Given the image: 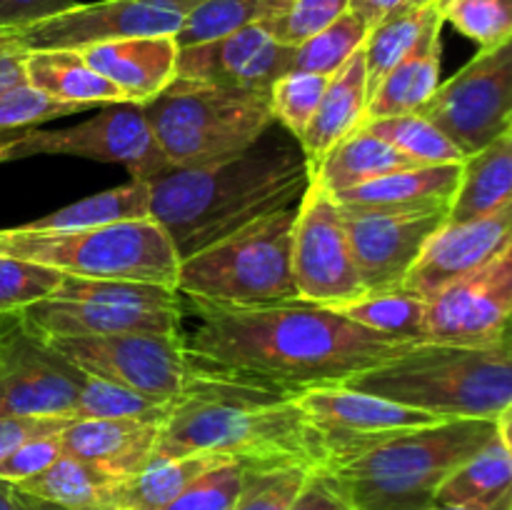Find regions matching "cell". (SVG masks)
<instances>
[{
  "instance_id": "cell-1",
  "label": "cell",
  "mask_w": 512,
  "mask_h": 510,
  "mask_svg": "<svg viewBox=\"0 0 512 510\" xmlns=\"http://www.w3.org/2000/svg\"><path fill=\"white\" fill-rule=\"evenodd\" d=\"M183 310L195 318L193 330H183L190 368L293 398L310 388L345 385L410 348L303 300L215 308L183 298Z\"/></svg>"
},
{
  "instance_id": "cell-2",
  "label": "cell",
  "mask_w": 512,
  "mask_h": 510,
  "mask_svg": "<svg viewBox=\"0 0 512 510\" xmlns=\"http://www.w3.org/2000/svg\"><path fill=\"white\" fill-rule=\"evenodd\" d=\"M308 183L303 150L258 140L220 163L170 168L150 180V218L185 260L265 215L295 208Z\"/></svg>"
},
{
  "instance_id": "cell-3",
  "label": "cell",
  "mask_w": 512,
  "mask_h": 510,
  "mask_svg": "<svg viewBox=\"0 0 512 510\" xmlns=\"http://www.w3.org/2000/svg\"><path fill=\"white\" fill-rule=\"evenodd\" d=\"M218 455L253 465L323 468L325 450L293 395L190 368L183 395L160 425L153 458Z\"/></svg>"
},
{
  "instance_id": "cell-4",
  "label": "cell",
  "mask_w": 512,
  "mask_h": 510,
  "mask_svg": "<svg viewBox=\"0 0 512 510\" xmlns=\"http://www.w3.org/2000/svg\"><path fill=\"white\" fill-rule=\"evenodd\" d=\"M345 385L438 420H495L512 408V348L415 343Z\"/></svg>"
},
{
  "instance_id": "cell-5",
  "label": "cell",
  "mask_w": 512,
  "mask_h": 510,
  "mask_svg": "<svg viewBox=\"0 0 512 510\" xmlns=\"http://www.w3.org/2000/svg\"><path fill=\"white\" fill-rule=\"evenodd\" d=\"M495 430L498 418L440 420L405 430L325 470L353 510H430L443 480L478 453Z\"/></svg>"
},
{
  "instance_id": "cell-6",
  "label": "cell",
  "mask_w": 512,
  "mask_h": 510,
  "mask_svg": "<svg viewBox=\"0 0 512 510\" xmlns=\"http://www.w3.org/2000/svg\"><path fill=\"white\" fill-rule=\"evenodd\" d=\"M295 208L265 215L180 260L175 290L215 308H263L298 300L290 273Z\"/></svg>"
},
{
  "instance_id": "cell-7",
  "label": "cell",
  "mask_w": 512,
  "mask_h": 510,
  "mask_svg": "<svg viewBox=\"0 0 512 510\" xmlns=\"http://www.w3.org/2000/svg\"><path fill=\"white\" fill-rule=\"evenodd\" d=\"M143 115L170 168H200L245 153L273 125L270 95L188 78H175L143 105Z\"/></svg>"
},
{
  "instance_id": "cell-8",
  "label": "cell",
  "mask_w": 512,
  "mask_h": 510,
  "mask_svg": "<svg viewBox=\"0 0 512 510\" xmlns=\"http://www.w3.org/2000/svg\"><path fill=\"white\" fill-rule=\"evenodd\" d=\"M0 255L48 265L63 275L95 280H130L175 288L180 258L153 218L128 220L73 233L0 230Z\"/></svg>"
},
{
  "instance_id": "cell-9",
  "label": "cell",
  "mask_w": 512,
  "mask_h": 510,
  "mask_svg": "<svg viewBox=\"0 0 512 510\" xmlns=\"http://www.w3.org/2000/svg\"><path fill=\"white\" fill-rule=\"evenodd\" d=\"M25 330L40 340L90 335H180L183 295L168 285L63 275L58 290L18 310Z\"/></svg>"
},
{
  "instance_id": "cell-10",
  "label": "cell",
  "mask_w": 512,
  "mask_h": 510,
  "mask_svg": "<svg viewBox=\"0 0 512 510\" xmlns=\"http://www.w3.org/2000/svg\"><path fill=\"white\" fill-rule=\"evenodd\" d=\"M418 115L465 158L512 130V40L480 50L463 70L435 88Z\"/></svg>"
},
{
  "instance_id": "cell-11",
  "label": "cell",
  "mask_w": 512,
  "mask_h": 510,
  "mask_svg": "<svg viewBox=\"0 0 512 510\" xmlns=\"http://www.w3.org/2000/svg\"><path fill=\"white\" fill-rule=\"evenodd\" d=\"M80 373L173 405L190 380V360L180 335H90L45 340Z\"/></svg>"
},
{
  "instance_id": "cell-12",
  "label": "cell",
  "mask_w": 512,
  "mask_h": 510,
  "mask_svg": "<svg viewBox=\"0 0 512 510\" xmlns=\"http://www.w3.org/2000/svg\"><path fill=\"white\" fill-rule=\"evenodd\" d=\"M290 273L298 300L318 308L335 310L365 293L345 233L343 210L313 178L295 208Z\"/></svg>"
},
{
  "instance_id": "cell-13",
  "label": "cell",
  "mask_w": 512,
  "mask_h": 510,
  "mask_svg": "<svg viewBox=\"0 0 512 510\" xmlns=\"http://www.w3.org/2000/svg\"><path fill=\"white\" fill-rule=\"evenodd\" d=\"M33 155H73V158L118 163L135 180H155L170 165L160 153L140 105H108L103 113L63 130H20L13 140V160Z\"/></svg>"
},
{
  "instance_id": "cell-14",
  "label": "cell",
  "mask_w": 512,
  "mask_h": 510,
  "mask_svg": "<svg viewBox=\"0 0 512 510\" xmlns=\"http://www.w3.org/2000/svg\"><path fill=\"white\" fill-rule=\"evenodd\" d=\"M88 375L35 338L18 315H0V415L70 418Z\"/></svg>"
},
{
  "instance_id": "cell-15",
  "label": "cell",
  "mask_w": 512,
  "mask_h": 510,
  "mask_svg": "<svg viewBox=\"0 0 512 510\" xmlns=\"http://www.w3.org/2000/svg\"><path fill=\"white\" fill-rule=\"evenodd\" d=\"M295 403L323 443V468L355 458L405 430L440 423L423 410L405 408L348 385L310 388L295 395Z\"/></svg>"
},
{
  "instance_id": "cell-16",
  "label": "cell",
  "mask_w": 512,
  "mask_h": 510,
  "mask_svg": "<svg viewBox=\"0 0 512 510\" xmlns=\"http://www.w3.org/2000/svg\"><path fill=\"white\" fill-rule=\"evenodd\" d=\"M512 248L425 298V343L485 348L510 340Z\"/></svg>"
},
{
  "instance_id": "cell-17",
  "label": "cell",
  "mask_w": 512,
  "mask_h": 510,
  "mask_svg": "<svg viewBox=\"0 0 512 510\" xmlns=\"http://www.w3.org/2000/svg\"><path fill=\"white\" fill-rule=\"evenodd\" d=\"M203 0H100L78 3L55 18L40 20L15 33L25 50L70 48L115 38L173 35Z\"/></svg>"
},
{
  "instance_id": "cell-18",
  "label": "cell",
  "mask_w": 512,
  "mask_h": 510,
  "mask_svg": "<svg viewBox=\"0 0 512 510\" xmlns=\"http://www.w3.org/2000/svg\"><path fill=\"white\" fill-rule=\"evenodd\" d=\"M343 210L345 233L355 268L365 290L403 285L430 235L445 223L448 213H380V210Z\"/></svg>"
},
{
  "instance_id": "cell-19",
  "label": "cell",
  "mask_w": 512,
  "mask_h": 510,
  "mask_svg": "<svg viewBox=\"0 0 512 510\" xmlns=\"http://www.w3.org/2000/svg\"><path fill=\"white\" fill-rule=\"evenodd\" d=\"M293 48L280 45L260 23L225 38L178 50V78L200 80L240 93L270 95L275 80L290 73Z\"/></svg>"
},
{
  "instance_id": "cell-20",
  "label": "cell",
  "mask_w": 512,
  "mask_h": 510,
  "mask_svg": "<svg viewBox=\"0 0 512 510\" xmlns=\"http://www.w3.org/2000/svg\"><path fill=\"white\" fill-rule=\"evenodd\" d=\"M512 203L470 223H443L405 278V288L430 298L445 285L485 268L490 260L510 250Z\"/></svg>"
},
{
  "instance_id": "cell-21",
  "label": "cell",
  "mask_w": 512,
  "mask_h": 510,
  "mask_svg": "<svg viewBox=\"0 0 512 510\" xmlns=\"http://www.w3.org/2000/svg\"><path fill=\"white\" fill-rule=\"evenodd\" d=\"M178 43L173 35L115 38L80 48L85 63L113 83L130 105H148L178 78Z\"/></svg>"
},
{
  "instance_id": "cell-22",
  "label": "cell",
  "mask_w": 512,
  "mask_h": 510,
  "mask_svg": "<svg viewBox=\"0 0 512 510\" xmlns=\"http://www.w3.org/2000/svg\"><path fill=\"white\" fill-rule=\"evenodd\" d=\"M158 433V423L133 418L73 420L60 430V445L65 455L128 480L150 463Z\"/></svg>"
},
{
  "instance_id": "cell-23",
  "label": "cell",
  "mask_w": 512,
  "mask_h": 510,
  "mask_svg": "<svg viewBox=\"0 0 512 510\" xmlns=\"http://www.w3.org/2000/svg\"><path fill=\"white\" fill-rule=\"evenodd\" d=\"M460 163L413 165L333 195L340 208L380 213H448Z\"/></svg>"
},
{
  "instance_id": "cell-24",
  "label": "cell",
  "mask_w": 512,
  "mask_h": 510,
  "mask_svg": "<svg viewBox=\"0 0 512 510\" xmlns=\"http://www.w3.org/2000/svg\"><path fill=\"white\" fill-rule=\"evenodd\" d=\"M368 100V73H365V58L360 48L338 73L330 75L318 110L303 138L298 140L310 173L340 140L348 138L365 123Z\"/></svg>"
},
{
  "instance_id": "cell-25",
  "label": "cell",
  "mask_w": 512,
  "mask_h": 510,
  "mask_svg": "<svg viewBox=\"0 0 512 510\" xmlns=\"http://www.w3.org/2000/svg\"><path fill=\"white\" fill-rule=\"evenodd\" d=\"M443 18H435L420 35L418 45L385 75L370 93L365 120L418 113L440 85L443 58Z\"/></svg>"
},
{
  "instance_id": "cell-26",
  "label": "cell",
  "mask_w": 512,
  "mask_h": 510,
  "mask_svg": "<svg viewBox=\"0 0 512 510\" xmlns=\"http://www.w3.org/2000/svg\"><path fill=\"white\" fill-rule=\"evenodd\" d=\"M512 203V130L460 163L445 223H470Z\"/></svg>"
},
{
  "instance_id": "cell-27",
  "label": "cell",
  "mask_w": 512,
  "mask_h": 510,
  "mask_svg": "<svg viewBox=\"0 0 512 510\" xmlns=\"http://www.w3.org/2000/svg\"><path fill=\"white\" fill-rule=\"evenodd\" d=\"M25 83L60 103L85 108L128 103L113 83L85 63L80 50L70 48L25 50Z\"/></svg>"
},
{
  "instance_id": "cell-28",
  "label": "cell",
  "mask_w": 512,
  "mask_h": 510,
  "mask_svg": "<svg viewBox=\"0 0 512 510\" xmlns=\"http://www.w3.org/2000/svg\"><path fill=\"white\" fill-rule=\"evenodd\" d=\"M510 415L512 408L500 413L493 438L443 480L435 493V505H493L510 495Z\"/></svg>"
},
{
  "instance_id": "cell-29",
  "label": "cell",
  "mask_w": 512,
  "mask_h": 510,
  "mask_svg": "<svg viewBox=\"0 0 512 510\" xmlns=\"http://www.w3.org/2000/svg\"><path fill=\"white\" fill-rule=\"evenodd\" d=\"M123 483L125 480L63 453L43 473L18 483V488L65 510H110L118 505Z\"/></svg>"
},
{
  "instance_id": "cell-30",
  "label": "cell",
  "mask_w": 512,
  "mask_h": 510,
  "mask_svg": "<svg viewBox=\"0 0 512 510\" xmlns=\"http://www.w3.org/2000/svg\"><path fill=\"white\" fill-rule=\"evenodd\" d=\"M418 165L380 140L378 135L368 133V130L358 128L350 133L348 138L340 140L328 155L318 163V168L310 173V178L318 185H323L330 195H338L343 190L355 188V185L370 183V180L380 178V175L395 173V170L413 168Z\"/></svg>"
},
{
  "instance_id": "cell-31",
  "label": "cell",
  "mask_w": 512,
  "mask_h": 510,
  "mask_svg": "<svg viewBox=\"0 0 512 510\" xmlns=\"http://www.w3.org/2000/svg\"><path fill=\"white\" fill-rule=\"evenodd\" d=\"M150 218V183L130 178L118 188L103 190L98 195L70 203L55 213L25 223L20 228L33 233H73V230H93L105 225L128 223V220Z\"/></svg>"
},
{
  "instance_id": "cell-32",
  "label": "cell",
  "mask_w": 512,
  "mask_h": 510,
  "mask_svg": "<svg viewBox=\"0 0 512 510\" xmlns=\"http://www.w3.org/2000/svg\"><path fill=\"white\" fill-rule=\"evenodd\" d=\"M340 315L400 343H425V298L405 285L365 290L360 298L340 305Z\"/></svg>"
},
{
  "instance_id": "cell-33",
  "label": "cell",
  "mask_w": 512,
  "mask_h": 510,
  "mask_svg": "<svg viewBox=\"0 0 512 510\" xmlns=\"http://www.w3.org/2000/svg\"><path fill=\"white\" fill-rule=\"evenodd\" d=\"M438 15L435 0L425 5H408V8H398L388 13L368 30V38L363 43L368 93H373L380 80L418 45L420 35L425 33V28Z\"/></svg>"
},
{
  "instance_id": "cell-34",
  "label": "cell",
  "mask_w": 512,
  "mask_h": 510,
  "mask_svg": "<svg viewBox=\"0 0 512 510\" xmlns=\"http://www.w3.org/2000/svg\"><path fill=\"white\" fill-rule=\"evenodd\" d=\"M228 458L218 455H180V458L150 460L138 475L128 478L120 488L118 505H128L135 510H163L173 503L198 475Z\"/></svg>"
},
{
  "instance_id": "cell-35",
  "label": "cell",
  "mask_w": 512,
  "mask_h": 510,
  "mask_svg": "<svg viewBox=\"0 0 512 510\" xmlns=\"http://www.w3.org/2000/svg\"><path fill=\"white\" fill-rule=\"evenodd\" d=\"M365 38H368V25L348 10L335 23H330L328 28L318 30L308 40L295 45L290 70L330 78L353 58V53L363 48Z\"/></svg>"
},
{
  "instance_id": "cell-36",
  "label": "cell",
  "mask_w": 512,
  "mask_h": 510,
  "mask_svg": "<svg viewBox=\"0 0 512 510\" xmlns=\"http://www.w3.org/2000/svg\"><path fill=\"white\" fill-rule=\"evenodd\" d=\"M360 128L378 135L380 140L393 145L395 150L408 155L418 165H450L465 160V155L433 123L420 118L418 113L365 120Z\"/></svg>"
},
{
  "instance_id": "cell-37",
  "label": "cell",
  "mask_w": 512,
  "mask_h": 510,
  "mask_svg": "<svg viewBox=\"0 0 512 510\" xmlns=\"http://www.w3.org/2000/svg\"><path fill=\"white\" fill-rule=\"evenodd\" d=\"M173 405L155 403L135 390L120 388V385L105 383L98 378H85L80 388L78 403H75L73 420H110V418H133L143 423H158L168 418Z\"/></svg>"
},
{
  "instance_id": "cell-38",
  "label": "cell",
  "mask_w": 512,
  "mask_h": 510,
  "mask_svg": "<svg viewBox=\"0 0 512 510\" xmlns=\"http://www.w3.org/2000/svg\"><path fill=\"white\" fill-rule=\"evenodd\" d=\"M315 468L308 465H253L243 468L233 510H288Z\"/></svg>"
},
{
  "instance_id": "cell-39",
  "label": "cell",
  "mask_w": 512,
  "mask_h": 510,
  "mask_svg": "<svg viewBox=\"0 0 512 510\" xmlns=\"http://www.w3.org/2000/svg\"><path fill=\"white\" fill-rule=\"evenodd\" d=\"M443 23H450L480 50L512 40V0H435Z\"/></svg>"
},
{
  "instance_id": "cell-40",
  "label": "cell",
  "mask_w": 512,
  "mask_h": 510,
  "mask_svg": "<svg viewBox=\"0 0 512 510\" xmlns=\"http://www.w3.org/2000/svg\"><path fill=\"white\" fill-rule=\"evenodd\" d=\"M260 18H263V0H203L180 25L175 43L178 48L210 43L245 25L260 23Z\"/></svg>"
},
{
  "instance_id": "cell-41",
  "label": "cell",
  "mask_w": 512,
  "mask_h": 510,
  "mask_svg": "<svg viewBox=\"0 0 512 510\" xmlns=\"http://www.w3.org/2000/svg\"><path fill=\"white\" fill-rule=\"evenodd\" d=\"M328 78L315 73H290L280 75L270 88V113L295 140L303 138L318 110L320 98L325 93Z\"/></svg>"
},
{
  "instance_id": "cell-42",
  "label": "cell",
  "mask_w": 512,
  "mask_h": 510,
  "mask_svg": "<svg viewBox=\"0 0 512 510\" xmlns=\"http://www.w3.org/2000/svg\"><path fill=\"white\" fill-rule=\"evenodd\" d=\"M63 273L48 265L0 255V315L18 313L28 305L50 298L58 290Z\"/></svg>"
},
{
  "instance_id": "cell-43",
  "label": "cell",
  "mask_w": 512,
  "mask_h": 510,
  "mask_svg": "<svg viewBox=\"0 0 512 510\" xmlns=\"http://www.w3.org/2000/svg\"><path fill=\"white\" fill-rule=\"evenodd\" d=\"M85 110L90 108L60 103V100L48 98L45 93L23 83L0 95V133H20V130H30L40 123H48V120L85 113Z\"/></svg>"
},
{
  "instance_id": "cell-44",
  "label": "cell",
  "mask_w": 512,
  "mask_h": 510,
  "mask_svg": "<svg viewBox=\"0 0 512 510\" xmlns=\"http://www.w3.org/2000/svg\"><path fill=\"white\" fill-rule=\"evenodd\" d=\"M243 480L238 460H223L193 480L178 498L163 510H233Z\"/></svg>"
},
{
  "instance_id": "cell-45",
  "label": "cell",
  "mask_w": 512,
  "mask_h": 510,
  "mask_svg": "<svg viewBox=\"0 0 512 510\" xmlns=\"http://www.w3.org/2000/svg\"><path fill=\"white\" fill-rule=\"evenodd\" d=\"M350 10V0H295L285 15L263 25L280 45L295 48Z\"/></svg>"
},
{
  "instance_id": "cell-46",
  "label": "cell",
  "mask_w": 512,
  "mask_h": 510,
  "mask_svg": "<svg viewBox=\"0 0 512 510\" xmlns=\"http://www.w3.org/2000/svg\"><path fill=\"white\" fill-rule=\"evenodd\" d=\"M60 455H63L60 433L40 435V438L28 440L20 448H15L8 458L0 460V480L13 485L23 483V480L33 478V475L50 468Z\"/></svg>"
},
{
  "instance_id": "cell-47",
  "label": "cell",
  "mask_w": 512,
  "mask_h": 510,
  "mask_svg": "<svg viewBox=\"0 0 512 510\" xmlns=\"http://www.w3.org/2000/svg\"><path fill=\"white\" fill-rule=\"evenodd\" d=\"M70 418H40V415H0V460L8 458L15 448L40 435L60 433Z\"/></svg>"
},
{
  "instance_id": "cell-48",
  "label": "cell",
  "mask_w": 512,
  "mask_h": 510,
  "mask_svg": "<svg viewBox=\"0 0 512 510\" xmlns=\"http://www.w3.org/2000/svg\"><path fill=\"white\" fill-rule=\"evenodd\" d=\"M73 5H78V0H0V33H18L65 13Z\"/></svg>"
},
{
  "instance_id": "cell-49",
  "label": "cell",
  "mask_w": 512,
  "mask_h": 510,
  "mask_svg": "<svg viewBox=\"0 0 512 510\" xmlns=\"http://www.w3.org/2000/svg\"><path fill=\"white\" fill-rule=\"evenodd\" d=\"M288 510H353L325 468H315Z\"/></svg>"
},
{
  "instance_id": "cell-50",
  "label": "cell",
  "mask_w": 512,
  "mask_h": 510,
  "mask_svg": "<svg viewBox=\"0 0 512 510\" xmlns=\"http://www.w3.org/2000/svg\"><path fill=\"white\" fill-rule=\"evenodd\" d=\"M25 83V48L20 43L0 50V95Z\"/></svg>"
},
{
  "instance_id": "cell-51",
  "label": "cell",
  "mask_w": 512,
  "mask_h": 510,
  "mask_svg": "<svg viewBox=\"0 0 512 510\" xmlns=\"http://www.w3.org/2000/svg\"><path fill=\"white\" fill-rule=\"evenodd\" d=\"M425 3H433V0H350V13L358 15L370 30L380 18H385V15L393 13V10L408 8V5H425Z\"/></svg>"
},
{
  "instance_id": "cell-52",
  "label": "cell",
  "mask_w": 512,
  "mask_h": 510,
  "mask_svg": "<svg viewBox=\"0 0 512 510\" xmlns=\"http://www.w3.org/2000/svg\"><path fill=\"white\" fill-rule=\"evenodd\" d=\"M33 500V495L23 493L18 485L0 480V510H28Z\"/></svg>"
},
{
  "instance_id": "cell-53",
  "label": "cell",
  "mask_w": 512,
  "mask_h": 510,
  "mask_svg": "<svg viewBox=\"0 0 512 510\" xmlns=\"http://www.w3.org/2000/svg\"><path fill=\"white\" fill-rule=\"evenodd\" d=\"M430 510H512V493L493 505H433Z\"/></svg>"
},
{
  "instance_id": "cell-54",
  "label": "cell",
  "mask_w": 512,
  "mask_h": 510,
  "mask_svg": "<svg viewBox=\"0 0 512 510\" xmlns=\"http://www.w3.org/2000/svg\"><path fill=\"white\" fill-rule=\"evenodd\" d=\"M293 3H295V0H263V18H260V23H265V20H275V18H280V15H285Z\"/></svg>"
},
{
  "instance_id": "cell-55",
  "label": "cell",
  "mask_w": 512,
  "mask_h": 510,
  "mask_svg": "<svg viewBox=\"0 0 512 510\" xmlns=\"http://www.w3.org/2000/svg\"><path fill=\"white\" fill-rule=\"evenodd\" d=\"M13 140L15 133H0V163L13 160Z\"/></svg>"
},
{
  "instance_id": "cell-56",
  "label": "cell",
  "mask_w": 512,
  "mask_h": 510,
  "mask_svg": "<svg viewBox=\"0 0 512 510\" xmlns=\"http://www.w3.org/2000/svg\"><path fill=\"white\" fill-rule=\"evenodd\" d=\"M28 510H65V508H60V505L45 503V500H38V498H35V500H33V505H30Z\"/></svg>"
},
{
  "instance_id": "cell-57",
  "label": "cell",
  "mask_w": 512,
  "mask_h": 510,
  "mask_svg": "<svg viewBox=\"0 0 512 510\" xmlns=\"http://www.w3.org/2000/svg\"><path fill=\"white\" fill-rule=\"evenodd\" d=\"M15 43H18L15 33H0V50L8 48V45H15Z\"/></svg>"
},
{
  "instance_id": "cell-58",
  "label": "cell",
  "mask_w": 512,
  "mask_h": 510,
  "mask_svg": "<svg viewBox=\"0 0 512 510\" xmlns=\"http://www.w3.org/2000/svg\"><path fill=\"white\" fill-rule=\"evenodd\" d=\"M110 510H135V508H128V505H115V508H110Z\"/></svg>"
}]
</instances>
